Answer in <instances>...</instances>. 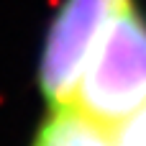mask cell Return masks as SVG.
Wrapping results in <instances>:
<instances>
[{
	"instance_id": "obj_1",
	"label": "cell",
	"mask_w": 146,
	"mask_h": 146,
	"mask_svg": "<svg viewBox=\"0 0 146 146\" xmlns=\"http://www.w3.org/2000/svg\"><path fill=\"white\" fill-rule=\"evenodd\" d=\"M146 103V15L128 0L98 33L67 105L110 126Z\"/></svg>"
},
{
	"instance_id": "obj_2",
	"label": "cell",
	"mask_w": 146,
	"mask_h": 146,
	"mask_svg": "<svg viewBox=\"0 0 146 146\" xmlns=\"http://www.w3.org/2000/svg\"><path fill=\"white\" fill-rule=\"evenodd\" d=\"M126 3L128 0H64L56 8L38 59V90L46 105L69 103L92 41Z\"/></svg>"
},
{
	"instance_id": "obj_3",
	"label": "cell",
	"mask_w": 146,
	"mask_h": 146,
	"mask_svg": "<svg viewBox=\"0 0 146 146\" xmlns=\"http://www.w3.org/2000/svg\"><path fill=\"white\" fill-rule=\"evenodd\" d=\"M31 146H113L110 126L72 105H49Z\"/></svg>"
},
{
	"instance_id": "obj_4",
	"label": "cell",
	"mask_w": 146,
	"mask_h": 146,
	"mask_svg": "<svg viewBox=\"0 0 146 146\" xmlns=\"http://www.w3.org/2000/svg\"><path fill=\"white\" fill-rule=\"evenodd\" d=\"M110 133L115 146H146V103L126 118L110 123Z\"/></svg>"
}]
</instances>
